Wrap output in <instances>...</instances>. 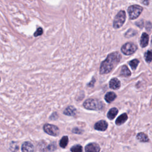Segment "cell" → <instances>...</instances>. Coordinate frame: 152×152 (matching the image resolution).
<instances>
[{
    "label": "cell",
    "mask_w": 152,
    "mask_h": 152,
    "mask_svg": "<svg viewBox=\"0 0 152 152\" xmlns=\"http://www.w3.org/2000/svg\"><path fill=\"white\" fill-rule=\"evenodd\" d=\"M73 132L75 134H82V131L78 128H76L73 130Z\"/></svg>",
    "instance_id": "cell-24"
},
{
    "label": "cell",
    "mask_w": 152,
    "mask_h": 152,
    "mask_svg": "<svg viewBox=\"0 0 152 152\" xmlns=\"http://www.w3.org/2000/svg\"><path fill=\"white\" fill-rule=\"evenodd\" d=\"M137 139L141 142H147L149 141L147 135L143 133H140L137 134Z\"/></svg>",
    "instance_id": "cell-17"
},
{
    "label": "cell",
    "mask_w": 152,
    "mask_h": 152,
    "mask_svg": "<svg viewBox=\"0 0 152 152\" xmlns=\"http://www.w3.org/2000/svg\"><path fill=\"white\" fill-rule=\"evenodd\" d=\"M43 129L48 134L52 136H57L59 135L60 129L56 126L46 124L43 126Z\"/></svg>",
    "instance_id": "cell-6"
},
{
    "label": "cell",
    "mask_w": 152,
    "mask_h": 152,
    "mask_svg": "<svg viewBox=\"0 0 152 152\" xmlns=\"http://www.w3.org/2000/svg\"><path fill=\"white\" fill-rule=\"evenodd\" d=\"M137 49V47L135 44L133 43L128 42L122 46L121 48V51L123 54L126 55H129L134 54Z\"/></svg>",
    "instance_id": "cell-5"
},
{
    "label": "cell",
    "mask_w": 152,
    "mask_h": 152,
    "mask_svg": "<svg viewBox=\"0 0 152 152\" xmlns=\"http://www.w3.org/2000/svg\"><path fill=\"white\" fill-rule=\"evenodd\" d=\"M100 147L99 144L95 143H91L88 144L85 147L86 152H99Z\"/></svg>",
    "instance_id": "cell-7"
},
{
    "label": "cell",
    "mask_w": 152,
    "mask_h": 152,
    "mask_svg": "<svg viewBox=\"0 0 152 152\" xmlns=\"http://www.w3.org/2000/svg\"><path fill=\"white\" fill-rule=\"evenodd\" d=\"M143 11V8L138 5H133L128 9V13L130 19L134 20L138 17Z\"/></svg>",
    "instance_id": "cell-4"
},
{
    "label": "cell",
    "mask_w": 152,
    "mask_h": 152,
    "mask_svg": "<svg viewBox=\"0 0 152 152\" xmlns=\"http://www.w3.org/2000/svg\"><path fill=\"white\" fill-rule=\"evenodd\" d=\"M151 43H152V38H151Z\"/></svg>",
    "instance_id": "cell-27"
},
{
    "label": "cell",
    "mask_w": 152,
    "mask_h": 152,
    "mask_svg": "<svg viewBox=\"0 0 152 152\" xmlns=\"http://www.w3.org/2000/svg\"><path fill=\"white\" fill-rule=\"evenodd\" d=\"M131 71H129V70L128 69V68L126 66H124L122 67L121 71V76L128 77H129L130 76H131Z\"/></svg>",
    "instance_id": "cell-16"
},
{
    "label": "cell",
    "mask_w": 152,
    "mask_h": 152,
    "mask_svg": "<svg viewBox=\"0 0 152 152\" xmlns=\"http://www.w3.org/2000/svg\"><path fill=\"white\" fill-rule=\"evenodd\" d=\"M121 59V55L118 52H115L110 54L101 64L100 67V73L102 74L109 73L117 66Z\"/></svg>",
    "instance_id": "cell-1"
},
{
    "label": "cell",
    "mask_w": 152,
    "mask_h": 152,
    "mask_svg": "<svg viewBox=\"0 0 152 152\" xmlns=\"http://www.w3.org/2000/svg\"><path fill=\"white\" fill-rule=\"evenodd\" d=\"M140 45L142 48L146 47L149 43V35L146 33H143L140 39Z\"/></svg>",
    "instance_id": "cell-12"
},
{
    "label": "cell",
    "mask_w": 152,
    "mask_h": 152,
    "mask_svg": "<svg viewBox=\"0 0 152 152\" xmlns=\"http://www.w3.org/2000/svg\"><path fill=\"white\" fill-rule=\"evenodd\" d=\"M143 4L147 5L148 4V1H147V0H144V1H143Z\"/></svg>",
    "instance_id": "cell-26"
},
{
    "label": "cell",
    "mask_w": 152,
    "mask_h": 152,
    "mask_svg": "<svg viewBox=\"0 0 152 152\" xmlns=\"http://www.w3.org/2000/svg\"><path fill=\"white\" fill-rule=\"evenodd\" d=\"M121 86V83L118 79L117 78H114L111 80L110 82V87L112 89L117 90Z\"/></svg>",
    "instance_id": "cell-10"
},
{
    "label": "cell",
    "mask_w": 152,
    "mask_h": 152,
    "mask_svg": "<svg viewBox=\"0 0 152 152\" xmlns=\"http://www.w3.org/2000/svg\"><path fill=\"white\" fill-rule=\"evenodd\" d=\"M83 106L89 110H100L104 108V105L101 101L90 99L85 101L83 104Z\"/></svg>",
    "instance_id": "cell-2"
},
{
    "label": "cell",
    "mask_w": 152,
    "mask_h": 152,
    "mask_svg": "<svg viewBox=\"0 0 152 152\" xmlns=\"http://www.w3.org/2000/svg\"><path fill=\"white\" fill-rule=\"evenodd\" d=\"M126 19V14L124 11H120L115 16L114 21V27L118 29L122 26Z\"/></svg>",
    "instance_id": "cell-3"
},
{
    "label": "cell",
    "mask_w": 152,
    "mask_h": 152,
    "mask_svg": "<svg viewBox=\"0 0 152 152\" xmlns=\"http://www.w3.org/2000/svg\"><path fill=\"white\" fill-rule=\"evenodd\" d=\"M71 152H82L83 147L79 144H77L71 148Z\"/></svg>",
    "instance_id": "cell-20"
},
{
    "label": "cell",
    "mask_w": 152,
    "mask_h": 152,
    "mask_svg": "<svg viewBox=\"0 0 152 152\" xmlns=\"http://www.w3.org/2000/svg\"><path fill=\"white\" fill-rule=\"evenodd\" d=\"M48 149L50 151H53V150H54L55 149V146L54 145V144H50V146H48Z\"/></svg>",
    "instance_id": "cell-25"
},
{
    "label": "cell",
    "mask_w": 152,
    "mask_h": 152,
    "mask_svg": "<svg viewBox=\"0 0 152 152\" xmlns=\"http://www.w3.org/2000/svg\"><path fill=\"white\" fill-rule=\"evenodd\" d=\"M116 98H117V95L116 94L112 92H108L105 96V99L108 103H111L112 101H114Z\"/></svg>",
    "instance_id": "cell-13"
},
{
    "label": "cell",
    "mask_w": 152,
    "mask_h": 152,
    "mask_svg": "<svg viewBox=\"0 0 152 152\" xmlns=\"http://www.w3.org/2000/svg\"><path fill=\"white\" fill-rule=\"evenodd\" d=\"M137 34V32L133 30V29H130L128 31V32L125 34V37L127 38H130V37H133L134 35Z\"/></svg>",
    "instance_id": "cell-22"
},
{
    "label": "cell",
    "mask_w": 152,
    "mask_h": 152,
    "mask_svg": "<svg viewBox=\"0 0 152 152\" xmlns=\"http://www.w3.org/2000/svg\"><path fill=\"white\" fill-rule=\"evenodd\" d=\"M144 58L147 62H150L152 61V50H147L144 54Z\"/></svg>",
    "instance_id": "cell-19"
},
{
    "label": "cell",
    "mask_w": 152,
    "mask_h": 152,
    "mask_svg": "<svg viewBox=\"0 0 152 152\" xmlns=\"http://www.w3.org/2000/svg\"><path fill=\"white\" fill-rule=\"evenodd\" d=\"M42 33H43L42 29L39 27L37 30V31H36V32L35 33L34 35H35V37H38V36H40L41 35H42Z\"/></svg>",
    "instance_id": "cell-23"
},
{
    "label": "cell",
    "mask_w": 152,
    "mask_h": 152,
    "mask_svg": "<svg viewBox=\"0 0 152 152\" xmlns=\"http://www.w3.org/2000/svg\"><path fill=\"white\" fill-rule=\"evenodd\" d=\"M118 112V110L117 108H112L109 111H108V114H107V117L110 119H113L115 118L116 116H117Z\"/></svg>",
    "instance_id": "cell-15"
},
{
    "label": "cell",
    "mask_w": 152,
    "mask_h": 152,
    "mask_svg": "<svg viewBox=\"0 0 152 152\" xmlns=\"http://www.w3.org/2000/svg\"><path fill=\"white\" fill-rule=\"evenodd\" d=\"M139 63V61L138 60H136V59L133 60L129 62L130 67H131V68L133 70H135L136 69L137 66H138Z\"/></svg>",
    "instance_id": "cell-21"
},
{
    "label": "cell",
    "mask_w": 152,
    "mask_h": 152,
    "mask_svg": "<svg viewBox=\"0 0 152 152\" xmlns=\"http://www.w3.org/2000/svg\"><path fill=\"white\" fill-rule=\"evenodd\" d=\"M128 119V115L127 114L124 113V114H122V115H121L119 117H118V118L115 121L116 124L117 125H121L122 124L125 123L127 120Z\"/></svg>",
    "instance_id": "cell-11"
},
{
    "label": "cell",
    "mask_w": 152,
    "mask_h": 152,
    "mask_svg": "<svg viewBox=\"0 0 152 152\" xmlns=\"http://www.w3.org/2000/svg\"><path fill=\"white\" fill-rule=\"evenodd\" d=\"M68 137L67 136H64L60 141V146L62 148H66L68 145Z\"/></svg>",
    "instance_id": "cell-18"
},
{
    "label": "cell",
    "mask_w": 152,
    "mask_h": 152,
    "mask_svg": "<svg viewBox=\"0 0 152 152\" xmlns=\"http://www.w3.org/2000/svg\"><path fill=\"white\" fill-rule=\"evenodd\" d=\"M21 151L22 152H33L34 146L30 142H25L21 146Z\"/></svg>",
    "instance_id": "cell-9"
},
{
    "label": "cell",
    "mask_w": 152,
    "mask_h": 152,
    "mask_svg": "<svg viewBox=\"0 0 152 152\" xmlns=\"http://www.w3.org/2000/svg\"><path fill=\"white\" fill-rule=\"evenodd\" d=\"M77 111L76 109L73 106H68L65 110L64 114L65 115H67L68 116H74L76 114Z\"/></svg>",
    "instance_id": "cell-14"
},
{
    "label": "cell",
    "mask_w": 152,
    "mask_h": 152,
    "mask_svg": "<svg viewBox=\"0 0 152 152\" xmlns=\"http://www.w3.org/2000/svg\"><path fill=\"white\" fill-rule=\"evenodd\" d=\"M108 126V122L106 121L101 120L96 123L95 125V129L98 130V131H104L106 130Z\"/></svg>",
    "instance_id": "cell-8"
}]
</instances>
